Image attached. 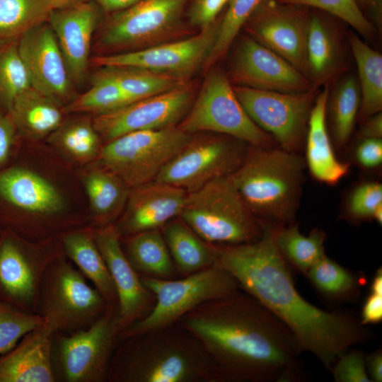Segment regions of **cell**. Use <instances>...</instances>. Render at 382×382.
I'll use <instances>...</instances> for the list:
<instances>
[{
	"mask_svg": "<svg viewBox=\"0 0 382 382\" xmlns=\"http://www.w3.org/2000/svg\"><path fill=\"white\" fill-rule=\"evenodd\" d=\"M175 324L202 346L219 382H290L301 378V351L294 335L245 291L204 302Z\"/></svg>",
	"mask_w": 382,
	"mask_h": 382,
	"instance_id": "1",
	"label": "cell"
},
{
	"mask_svg": "<svg viewBox=\"0 0 382 382\" xmlns=\"http://www.w3.org/2000/svg\"><path fill=\"white\" fill-rule=\"evenodd\" d=\"M217 248L216 264L291 330L301 352L313 354L328 371L352 346L368 340L367 330L356 318L322 310L299 293L275 244L273 225L263 222L262 236L255 241Z\"/></svg>",
	"mask_w": 382,
	"mask_h": 382,
	"instance_id": "2",
	"label": "cell"
},
{
	"mask_svg": "<svg viewBox=\"0 0 382 382\" xmlns=\"http://www.w3.org/2000/svg\"><path fill=\"white\" fill-rule=\"evenodd\" d=\"M108 382H219L200 343L174 324L119 341Z\"/></svg>",
	"mask_w": 382,
	"mask_h": 382,
	"instance_id": "3",
	"label": "cell"
},
{
	"mask_svg": "<svg viewBox=\"0 0 382 382\" xmlns=\"http://www.w3.org/2000/svg\"><path fill=\"white\" fill-rule=\"evenodd\" d=\"M305 161L279 146L249 145L230 175L243 202L260 221L273 226L294 222L304 182Z\"/></svg>",
	"mask_w": 382,
	"mask_h": 382,
	"instance_id": "4",
	"label": "cell"
},
{
	"mask_svg": "<svg viewBox=\"0 0 382 382\" xmlns=\"http://www.w3.org/2000/svg\"><path fill=\"white\" fill-rule=\"evenodd\" d=\"M179 217L212 244L250 243L263 231V222L248 208L230 175L188 192Z\"/></svg>",
	"mask_w": 382,
	"mask_h": 382,
	"instance_id": "5",
	"label": "cell"
},
{
	"mask_svg": "<svg viewBox=\"0 0 382 382\" xmlns=\"http://www.w3.org/2000/svg\"><path fill=\"white\" fill-rule=\"evenodd\" d=\"M140 278L145 287L154 295L155 304L144 318L119 334V341L174 325L200 304L231 295L241 289L234 277L217 264L180 279L147 276Z\"/></svg>",
	"mask_w": 382,
	"mask_h": 382,
	"instance_id": "6",
	"label": "cell"
},
{
	"mask_svg": "<svg viewBox=\"0 0 382 382\" xmlns=\"http://www.w3.org/2000/svg\"><path fill=\"white\" fill-rule=\"evenodd\" d=\"M110 306L64 254L46 268L37 313L54 332L71 333L88 328Z\"/></svg>",
	"mask_w": 382,
	"mask_h": 382,
	"instance_id": "7",
	"label": "cell"
},
{
	"mask_svg": "<svg viewBox=\"0 0 382 382\" xmlns=\"http://www.w3.org/2000/svg\"><path fill=\"white\" fill-rule=\"evenodd\" d=\"M117 306H110L88 328L54 332L51 364L54 382L107 381L109 365L119 342Z\"/></svg>",
	"mask_w": 382,
	"mask_h": 382,
	"instance_id": "8",
	"label": "cell"
},
{
	"mask_svg": "<svg viewBox=\"0 0 382 382\" xmlns=\"http://www.w3.org/2000/svg\"><path fill=\"white\" fill-rule=\"evenodd\" d=\"M190 0H138L108 13L97 41L103 54L141 50L169 42L180 34Z\"/></svg>",
	"mask_w": 382,
	"mask_h": 382,
	"instance_id": "9",
	"label": "cell"
},
{
	"mask_svg": "<svg viewBox=\"0 0 382 382\" xmlns=\"http://www.w3.org/2000/svg\"><path fill=\"white\" fill-rule=\"evenodd\" d=\"M183 132L227 135L249 145L278 146L274 138L260 129L247 114L224 73L209 71L185 116L177 125Z\"/></svg>",
	"mask_w": 382,
	"mask_h": 382,
	"instance_id": "10",
	"label": "cell"
},
{
	"mask_svg": "<svg viewBox=\"0 0 382 382\" xmlns=\"http://www.w3.org/2000/svg\"><path fill=\"white\" fill-rule=\"evenodd\" d=\"M191 136L178 126L129 132L106 142L99 162L131 189L154 180Z\"/></svg>",
	"mask_w": 382,
	"mask_h": 382,
	"instance_id": "11",
	"label": "cell"
},
{
	"mask_svg": "<svg viewBox=\"0 0 382 382\" xmlns=\"http://www.w3.org/2000/svg\"><path fill=\"white\" fill-rule=\"evenodd\" d=\"M64 254L59 237L35 241L11 231L0 233V301L37 313L43 274Z\"/></svg>",
	"mask_w": 382,
	"mask_h": 382,
	"instance_id": "12",
	"label": "cell"
},
{
	"mask_svg": "<svg viewBox=\"0 0 382 382\" xmlns=\"http://www.w3.org/2000/svg\"><path fill=\"white\" fill-rule=\"evenodd\" d=\"M248 146L245 141L227 135L192 134L154 180L187 193L195 191L216 178L233 174L243 162Z\"/></svg>",
	"mask_w": 382,
	"mask_h": 382,
	"instance_id": "13",
	"label": "cell"
},
{
	"mask_svg": "<svg viewBox=\"0 0 382 382\" xmlns=\"http://www.w3.org/2000/svg\"><path fill=\"white\" fill-rule=\"evenodd\" d=\"M251 120L272 136L279 147L299 154L303 148L316 89L300 93L262 91L233 86Z\"/></svg>",
	"mask_w": 382,
	"mask_h": 382,
	"instance_id": "14",
	"label": "cell"
},
{
	"mask_svg": "<svg viewBox=\"0 0 382 382\" xmlns=\"http://www.w3.org/2000/svg\"><path fill=\"white\" fill-rule=\"evenodd\" d=\"M194 99V89L187 82L110 112L96 115L93 124L106 142L132 132L177 126L187 114Z\"/></svg>",
	"mask_w": 382,
	"mask_h": 382,
	"instance_id": "15",
	"label": "cell"
},
{
	"mask_svg": "<svg viewBox=\"0 0 382 382\" xmlns=\"http://www.w3.org/2000/svg\"><path fill=\"white\" fill-rule=\"evenodd\" d=\"M219 21L195 35L146 48L100 54L90 60L94 66H129L172 75L187 81L202 64L216 39Z\"/></svg>",
	"mask_w": 382,
	"mask_h": 382,
	"instance_id": "16",
	"label": "cell"
},
{
	"mask_svg": "<svg viewBox=\"0 0 382 382\" xmlns=\"http://www.w3.org/2000/svg\"><path fill=\"white\" fill-rule=\"evenodd\" d=\"M308 8L275 0L263 2L244 27L250 37L287 61L308 78Z\"/></svg>",
	"mask_w": 382,
	"mask_h": 382,
	"instance_id": "17",
	"label": "cell"
},
{
	"mask_svg": "<svg viewBox=\"0 0 382 382\" xmlns=\"http://www.w3.org/2000/svg\"><path fill=\"white\" fill-rule=\"evenodd\" d=\"M228 78L234 86L262 91L300 93L312 88L308 78L252 37L241 42Z\"/></svg>",
	"mask_w": 382,
	"mask_h": 382,
	"instance_id": "18",
	"label": "cell"
},
{
	"mask_svg": "<svg viewBox=\"0 0 382 382\" xmlns=\"http://www.w3.org/2000/svg\"><path fill=\"white\" fill-rule=\"evenodd\" d=\"M20 55L30 85L60 104L73 99V82L56 36L49 25H39L21 35Z\"/></svg>",
	"mask_w": 382,
	"mask_h": 382,
	"instance_id": "19",
	"label": "cell"
},
{
	"mask_svg": "<svg viewBox=\"0 0 382 382\" xmlns=\"http://www.w3.org/2000/svg\"><path fill=\"white\" fill-rule=\"evenodd\" d=\"M93 228L96 244L116 289L118 325L121 332L148 315L155 304L156 299L143 284L139 274L127 260L115 225L110 224Z\"/></svg>",
	"mask_w": 382,
	"mask_h": 382,
	"instance_id": "20",
	"label": "cell"
},
{
	"mask_svg": "<svg viewBox=\"0 0 382 382\" xmlns=\"http://www.w3.org/2000/svg\"><path fill=\"white\" fill-rule=\"evenodd\" d=\"M187 192L168 183L153 180L130 189L126 209L115 225L120 237L161 228L178 217Z\"/></svg>",
	"mask_w": 382,
	"mask_h": 382,
	"instance_id": "21",
	"label": "cell"
},
{
	"mask_svg": "<svg viewBox=\"0 0 382 382\" xmlns=\"http://www.w3.org/2000/svg\"><path fill=\"white\" fill-rule=\"evenodd\" d=\"M100 7L93 2L81 1L64 9L52 10L48 23L52 28L73 83L85 79L89 66V54Z\"/></svg>",
	"mask_w": 382,
	"mask_h": 382,
	"instance_id": "22",
	"label": "cell"
},
{
	"mask_svg": "<svg viewBox=\"0 0 382 382\" xmlns=\"http://www.w3.org/2000/svg\"><path fill=\"white\" fill-rule=\"evenodd\" d=\"M54 331L45 323L25 334L0 357V382H54L51 343Z\"/></svg>",
	"mask_w": 382,
	"mask_h": 382,
	"instance_id": "23",
	"label": "cell"
},
{
	"mask_svg": "<svg viewBox=\"0 0 382 382\" xmlns=\"http://www.w3.org/2000/svg\"><path fill=\"white\" fill-rule=\"evenodd\" d=\"M328 99L329 89L326 85L316 96L310 112L304 143V161L316 180L335 185L348 174L349 165L339 161L335 154L326 125Z\"/></svg>",
	"mask_w": 382,
	"mask_h": 382,
	"instance_id": "24",
	"label": "cell"
},
{
	"mask_svg": "<svg viewBox=\"0 0 382 382\" xmlns=\"http://www.w3.org/2000/svg\"><path fill=\"white\" fill-rule=\"evenodd\" d=\"M0 195L21 210L40 216L57 214L64 205L62 195L49 181L21 168L0 173Z\"/></svg>",
	"mask_w": 382,
	"mask_h": 382,
	"instance_id": "25",
	"label": "cell"
},
{
	"mask_svg": "<svg viewBox=\"0 0 382 382\" xmlns=\"http://www.w3.org/2000/svg\"><path fill=\"white\" fill-rule=\"evenodd\" d=\"M66 257L110 305L117 306L116 289L96 244L93 227L76 228L59 236Z\"/></svg>",
	"mask_w": 382,
	"mask_h": 382,
	"instance_id": "26",
	"label": "cell"
},
{
	"mask_svg": "<svg viewBox=\"0 0 382 382\" xmlns=\"http://www.w3.org/2000/svg\"><path fill=\"white\" fill-rule=\"evenodd\" d=\"M161 231L175 270L185 277L216 264L217 245L207 242L179 216Z\"/></svg>",
	"mask_w": 382,
	"mask_h": 382,
	"instance_id": "27",
	"label": "cell"
},
{
	"mask_svg": "<svg viewBox=\"0 0 382 382\" xmlns=\"http://www.w3.org/2000/svg\"><path fill=\"white\" fill-rule=\"evenodd\" d=\"M60 103L32 86L18 94L8 110L16 129L32 139L52 134L62 123Z\"/></svg>",
	"mask_w": 382,
	"mask_h": 382,
	"instance_id": "28",
	"label": "cell"
},
{
	"mask_svg": "<svg viewBox=\"0 0 382 382\" xmlns=\"http://www.w3.org/2000/svg\"><path fill=\"white\" fill-rule=\"evenodd\" d=\"M123 252L140 276L173 279L177 272L161 228L120 237Z\"/></svg>",
	"mask_w": 382,
	"mask_h": 382,
	"instance_id": "29",
	"label": "cell"
},
{
	"mask_svg": "<svg viewBox=\"0 0 382 382\" xmlns=\"http://www.w3.org/2000/svg\"><path fill=\"white\" fill-rule=\"evenodd\" d=\"M82 180L96 224L94 227L114 224L126 205L130 188L100 163L86 170Z\"/></svg>",
	"mask_w": 382,
	"mask_h": 382,
	"instance_id": "30",
	"label": "cell"
},
{
	"mask_svg": "<svg viewBox=\"0 0 382 382\" xmlns=\"http://www.w3.org/2000/svg\"><path fill=\"white\" fill-rule=\"evenodd\" d=\"M347 36L358 70L359 114L365 120L382 110V55L354 33Z\"/></svg>",
	"mask_w": 382,
	"mask_h": 382,
	"instance_id": "31",
	"label": "cell"
},
{
	"mask_svg": "<svg viewBox=\"0 0 382 382\" xmlns=\"http://www.w3.org/2000/svg\"><path fill=\"white\" fill-rule=\"evenodd\" d=\"M95 73L113 81L130 103L168 91L187 82L172 75L129 66H102Z\"/></svg>",
	"mask_w": 382,
	"mask_h": 382,
	"instance_id": "32",
	"label": "cell"
},
{
	"mask_svg": "<svg viewBox=\"0 0 382 382\" xmlns=\"http://www.w3.org/2000/svg\"><path fill=\"white\" fill-rule=\"evenodd\" d=\"M306 54L308 79L316 89L332 77L339 63V49L332 33L317 15L310 16Z\"/></svg>",
	"mask_w": 382,
	"mask_h": 382,
	"instance_id": "33",
	"label": "cell"
},
{
	"mask_svg": "<svg viewBox=\"0 0 382 382\" xmlns=\"http://www.w3.org/2000/svg\"><path fill=\"white\" fill-rule=\"evenodd\" d=\"M325 233L318 228H313L308 236L303 235L298 224L274 226L275 244L286 262L299 272L306 274L309 269L325 253Z\"/></svg>",
	"mask_w": 382,
	"mask_h": 382,
	"instance_id": "34",
	"label": "cell"
},
{
	"mask_svg": "<svg viewBox=\"0 0 382 382\" xmlns=\"http://www.w3.org/2000/svg\"><path fill=\"white\" fill-rule=\"evenodd\" d=\"M50 140L68 157L79 162L98 158L102 149L93 120L83 117L62 122L50 134Z\"/></svg>",
	"mask_w": 382,
	"mask_h": 382,
	"instance_id": "35",
	"label": "cell"
},
{
	"mask_svg": "<svg viewBox=\"0 0 382 382\" xmlns=\"http://www.w3.org/2000/svg\"><path fill=\"white\" fill-rule=\"evenodd\" d=\"M51 11L45 0H0V41L18 40L48 22Z\"/></svg>",
	"mask_w": 382,
	"mask_h": 382,
	"instance_id": "36",
	"label": "cell"
},
{
	"mask_svg": "<svg viewBox=\"0 0 382 382\" xmlns=\"http://www.w3.org/2000/svg\"><path fill=\"white\" fill-rule=\"evenodd\" d=\"M330 112L335 141L342 146L349 140L359 112L361 94L358 79H343L331 96Z\"/></svg>",
	"mask_w": 382,
	"mask_h": 382,
	"instance_id": "37",
	"label": "cell"
},
{
	"mask_svg": "<svg viewBox=\"0 0 382 382\" xmlns=\"http://www.w3.org/2000/svg\"><path fill=\"white\" fill-rule=\"evenodd\" d=\"M306 275L322 295L334 300L346 301L354 298L361 285L355 274L326 255L309 269Z\"/></svg>",
	"mask_w": 382,
	"mask_h": 382,
	"instance_id": "38",
	"label": "cell"
},
{
	"mask_svg": "<svg viewBox=\"0 0 382 382\" xmlns=\"http://www.w3.org/2000/svg\"><path fill=\"white\" fill-rule=\"evenodd\" d=\"M267 0H229L223 18L219 21L214 42L202 68L209 71L228 52L236 35L255 11Z\"/></svg>",
	"mask_w": 382,
	"mask_h": 382,
	"instance_id": "39",
	"label": "cell"
},
{
	"mask_svg": "<svg viewBox=\"0 0 382 382\" xmlns=\"http://www.w3.org/2000/svg\"><path fill=\"white\" fill-rule=\"evenodd\" d=\"M129 103V100L113 81L94 73L91 88L68 103L64 111L69 113H93L96 116L110 112Z\"/></svg>",
	"mask_w": 382,
	"mask_h": 382,
	"instance_id": "40",
	"label": "cell"
},
{
	"mask_svg": "<svg viewBox=\"0 0 382 382\" xmlns=\"http://www.w3.org/2000/svg\"><path fill=\"white\" fill-rule=\"evenodd\" d=\"M18 41H0V102L8 109L18 94L31 86Z\"/></svg>",
	"mask_w": 382,
	"mask_h": 382,
	"instance_id": "41",
	"label": "cell"
},
{
	"mask_svg": "<svg viewBox=\"0 0 382 382\" xmlns=\"http://www.w3.org/2000/svg\"><path fill=\"white\" fill-rule=\"evenodd\" d=\"M45 323L38 313L0 301V354L11 350L25 334Z\"/></svg>",
	"mask_w": 382,
	"mask_h": 382,
	"instance_id": "42",
	"label": "cell"
},
{
	"mask_svg": "<svg viewBox=\"0 0 382 382\" xmlns=\"http://www.w3.org/2000/svg\"><path fill=\"white\" fill-rule=\"evenodd\" d=\"M279 3L315 8L347 23L360 34L371 37L374 25L362 13L356 0H275Z\"/></svg>",
	"mask_w": 382,
	"mask_h": 382,
	"instance_id": "43",
	"label": "cell"
},
{
	"mask_svg": "<svg viewBox=\"0 0 382 382\" xmlns=\"http://www.w3.org/2000/svg\"><path fill=\"white\" fill-rule=\"evenodd\" d=\"M382 205V185L367 181L357 185L349 193L345 206L346 216L354 221L373 219L375 210Z\"/></svg>",
	"mask_w": 382,
	"mask_h": 382,
	"instance_id": "44",
	"label": "cell"
},
{
	"mask_svg": "<svg viewBox=\"0 0 382 382\" xmlns=\"http://www.w3.org/2000/svg\"><path fill=\"white\" fill-rule=\"evenodd\" d=\"M337 382H371L366 367L365 355L349 349L333 365L331 371Z\"/></svg>",
	"mask_w": 382,
	"mask_h": 382,
	"instance_id": "45",
	"label": "cell"
},
{
	"mask_svg": "<svg viewBox=\"0 0 382 382\" xmlns=\"http://www.w3.org/2000/svg\"><path fill=\"white\" fill-rule=\"evenodd\" d=\"M229 0H192L188 11L189 20L192 25L200 30L213 24L219 13Z\"/></svg>",
	"mask_w": 382,
	"mask_h": 382,
	"instance_id": "46",
	"label": "cell"
},
{
	"mask_svg": "<svg viewBox=\"0 0 382 382\" xmlns=\"http://www.w3.org/2000/svg\"><path fill=\"white\" fill-rule=\"evenodd\" d=\"M357 163L364 168L371 169L382 163V139L364 138L355 151Z\"/></svg>",
	"mask_w": 382,
	"mask_h": 382,
	"instance_id": "47",
	"label": "cell"
},
{
	"mask_svg": "<svg viewBox=\"0 0 382 382\" xmlns=\"http://www.w3.org/2000/svg\"><path fill=\"white\" fill-rule=\"evenodd\" d=\"M16 126L9 115L0 111V166L8 158L14 141Z\"/></svg>",
	"mask_w": 382,
	"mask_h": 382,
	"instance_id": "48",
	"label": "cell"
},
{
	"mask_svg": "<svg viewBox=\"0 0 382 382\" xmlns=\"http://www.w3.org/2000/svg\"><path fill=\"white\" fill-rule=\"evenodd\" d=\"M382 320V295L371 292L366 299L360 323L362 325L379 323Z\"/></svg>",
	"mask_w": 382,
	"mask_h": 382,
	"instance_id": "49",
	"label": "cell"
},
{
	"mask_svg": "<svg viewBox=\"0 0 382 382\" xmlns=\"http://www.w3.org/2000/svg\"><path fill=\"white\" fill-rule=\"evenodd\" d=\"M360 134L362 139L364 138H377L382 137V115L381 112L371 115L365 119Z\"/></svg>",
	"mask_w": 382,
	"mask_h": 382,
	"instance_id": "50",
	"label": "cell"
},
{
	"mask_svg": "<svg viewBox=\"0 0 382 382\" xmlns=\"http://www.w3.org/2000/svg\"><path fill=\"white\" fill-rule=\"evenodd\" d=\"M366 367L371 382L382 381V352L376 350L365 356Z\"/></svg>",
	"mask_w": 382,
	"mask_h": 382,
	"instance_id": "51",
	"label": "cell"
},
{
	"mask_svg": "<svg viewBox=\"0 0 382 382\" xmlns=\"http://www.w3.org/2000/svg\"><path fill=\"white\" fill-rule=\"evenodd\" d=\"M93 2L98 5L100 8L107 13L124 9L138 0H82Z\"/></svg>",
	"mask_w": 382,
	"mask_h": 382,
	"instance_id": "52",
	"label": "cell"
},
{
	"mask_svg": "<svg viewBox=\"0 0 382 382\" xmlns=\"http://www.w3.org/2000/svg\"><path fill=\"white\" fill-rule=\"evenodd\" d=\"M52 10H59L71 7L82 0H45Z\"/></svg>",
	"mask_w": 382,
	"mask_h": 382,
	"instance_id": "53",
	"label": "cell"
},
{
	"mask_svg": "<svg viewBox=\"0 0 382 382\" xmlns=\"http://www.w3.org/2000/svg\"><path fill=\"white\" fill-rule=\"evenodd\" d=\"M370 8L371 16L377 24L381 21V0H369L367 6Z\"/></svg>",
	"mask_w": 382,
	"mask_h": 382,
	"instance_id": "54",
	"label": "cell"
},
{
	"mask_svg": "<svg viewBox=\"0 0 382 382\" xmlns=\"http://www.w3.org/2000/svg\"><path fill=\"white\" fill-rule=\"evenodd\" d=\"M371 292L382 295V270L380 267L375 274L371 284Z\"/></svg>",
	"mask_w": 382,
	"mask_h": 382,
	"instance_id": "55",
	"label": "cell"
},
{
	"mask_svg": "<svg viewBox=\"0 0 382 382\" xmlns=\"http://www.w3.org/2000/svg\"><path fill=\"white\" fill-rule=\"evenodd\" d=\"M373 220L376 221L378 224H382V205L377 207L373 215Z\"/></svg>",
	"mask_w": 382,
	"mask_h": 382,
	"instance_id": "56",
	"label": "cell"
},
{
	"mask_svg": "<svg viewBox=\"0 0 382 382\" xmlns=\"http://www.w3.org/2000/svg\"><path fill=\"white\" fill-rule=\"evenodd\" d=\"M356 1L359 6H366L369 0H356Z\"/></svg>",
	"mask_w": 382,
	"mask_h": 382,
	"instance_id": "57",
	"label": "cell"
}]
</instances>
